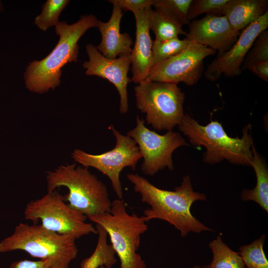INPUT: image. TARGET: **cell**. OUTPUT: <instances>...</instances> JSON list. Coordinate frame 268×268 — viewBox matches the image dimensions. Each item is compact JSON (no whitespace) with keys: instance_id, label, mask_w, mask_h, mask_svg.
<instances>
[{"instance_id":"6da1fadb","label":"cell","mask_w":268,"mask_h":268,"mask_svg":"<svg viewBox=\"0 0 268 268\" xmlns=\"http://www.w3.org/2000/svg\"><path fill=\"white\" fill-rule=\"evenodd\" d=\"M127 176L134 191L140 195L141 201L150 206L143 211L147 222L153 219L164 220L179 230L182 237L190 232L213 231L191 212L194 202L205 201L206 197L204 194L193 190L189 175L183 178L181 185L174 191L159 189L137 174L130 173Z\"/></svg>"},{"instance_id":"7a4b0ae2","label":"cell","mask_w":268,"mask_h":268,"mask_svg":"<svg viewBox=\"0 0 268 268\" xmlns=\"http://www.w3.org/2000/svg\"><path fill=\"white\" fill-rule=\"evenodd\" d=\"M98 21L94 15L89 14L81 16L71 24L66 21H60L55 26L59 39L55 48L44 59L33 60L25 67L26 88L32 92L43 94L58 87L63 67L67 63L78 61V40L88 29L97 27Z\"/></svg>"},{"instance_id":"3957f363","label":"cell","mask_w":268,"mask_h":268,"mask_svg":"<svg viewBox=\"0 0 268 268\" xmlns=\"http://www.w3.org/2000/svg\"><path fill=\"white\" fill-rule=\"evenodd\" d=\"M178 126L192 145L205 148L204 162L215 164L225 159L233 164L251 166L254 143L250 124L242 129L241 138L229 136L217 121L202 126L189 114H184Z\"/></svg>"},{"instance_id":"277c9868","label":"cell","mask_w":268,"mask_h":268,"mask_svg":"<svg viewBox=\"0 0 268 268\" xmlns=\"http://www.w3.org/2000/svg\"><path fill=\"white\" fill-rule=\"evenodd\" d=\"M76 238L60 234L41 224L20 223L9 236L0 242V253L23 251L53 268H69L78 253Z\"/></svg>"},{"instance_id":"5b68a950","label":"cell","mask_w":268,"mask_h":268,"mask_svg":"<svg viewBox=\"0 0 268 268\" xmlns=\"http://www.w3.org/2000/svg\"><path fill=\"white\" fill-rule=\"evenodd\" d=\"M46 180L48 191L66 187L68 192L63 196L65 201L87 217L110 211L112 202L106 186L87 167H76L75 164L62 165L48 172Z\"/></svg>"},{"instance_id":"8992f818","label":"cell","mask_w":268,"mask_h":268,"mask_svg":"<svg viewBox=\"0 0 268 268\" xmlns=\"http://www.w3.org/2000/svg\"><path fill=\"white\" fill-rule=\"evenodd\" d=\"M92 222L101 225L109 236L111 245L120 261V268H146L137 251L140 237L148 229L143 215L130 214L122 199L112 202L109 212L90 215Z\"/></svg>"},{"instance_id":"52a82bcc","label":"cell","mask_w":268,"mask_h":268,"mask_svg":"<svg viewBox=\"0 0 268 268\" xmlns=\"http://www.w3.org/2000/svg\"><path fill=\"white\" fill-rule=\"evenodd\" d=\"M136 106L153 129L171 131L184 115L185 94L178 84L144 80L134 87Z\"/></svg>"},{"instance_id":"ba28073f","label":"cell","mask_w":268,"mask_h":268,"mask_svg":"<svg viewBox=\"0 0 268 268\" xmlns=\"http://www.w3.org/2000/svg\"><path fill=\"white\" fill-rule=\"evenodd\" d=\"M25 219L40 224L60 234L69 235L77 239L90 234H97L96 228L86 221L87 217L72 209L57 191H48L42 197L28 203L24 209Z\"/></svg>"},{"instance_id":"9c48e42d","label":"cell","mask_w":268,"mask_h":268,"mask_svg":"<svg viewBox=\"0 0 268 268\" xmlns=\"http://www.w3.org/2000/svg\"><path fill=\"white\" fill-rule=\"evenodd\" d=\"M109 129L116 139L114 148L97 154L87 153L80 149H75L72 158L84 167L95 168L110 180L114 191L119 199H122L123 188L120 180L121 172L127 167L134 170L142 155L135 141L131 137L121 134L112 125Z\"/></svg>"},{"instance_id":"30bf717a","label":"cell","mask_w":268,"mask_h":268,"mask_svg":"<svg viewBox=\"0 0 268 268\" xmlns=\"http://www.w3.org/2000/svg\"><path fill=\"white\" fill-rule=\"evenodd\" d=\"M135 127L130 130L127 135L135 141L143 158L141 171L145 175H153L166 167L173 170V152L179 147L189 145L185 139L179 133L172 131L163 135L151 131L138 115Z\"/></svg>"},{"instance_id":"8fae6325","label":"cell","mask_w":268,"mask_h":268,"mask_svg":"<svg viewBox=\"0 0 268 268\" xmlns=\"http://www.w3.org/2000/svg\"><path fill=\"white\" fill-rule=\"evenodd\" d=\"M216 52L191 41L178 54L153 66L146 80L194 85L201 77L204 59Z\"/></svg>"},{"instance_id":"7c38bea8","label":"cell","mask_w":268,"mask_h":268,"mask_svg":"<svg viewBox=\"0 0 268 268\" xmlns=\"http://www.w3.org/2000/svg\"><path fill=\"white\" fill-rule=\"evenodd\" d=\"M268 27V11L255 22L244 28L232 47L217 56L204 72L206 78L210 81L218 79L222 75L234 77L239 75L248 52L257 37Z\"/></svg>"},{"instance_id":"4fadbf2b","label":"cell","mask_w":268,"mask_h":268,"mask_svg":"<svg viewBox=\"0 0 268 268\" xmlns=\"http://www.w3.org/2000/svg\"><path fill=\"white\" fill-rule=\"evenodd\" d=\"M85 49L88 56V60L82 64L85 74L106 79L112 83L120 95V112L122 114L127 113L129 107L127 86L132 81L128 75L132 63L131 55L109 59L91 44H87Z\"/></svg>"},{"instance_id":"5bb4252c","label":"cell","mask_w":268,"mask_h":268,"mask_svg":"<svg viewBox=\"0 0 268 268\" xmlns=\"http://www.w3.org/2000/svg\"><path fill=\"white\" fill-rule=\"evenodd\" d=\"M186 37L190 41L218 51L219 56L228 51L237 41L240 32L235 30L225 15L206 14L189 24Z\"/></svg>"},{"instance_id":"9a60e30c","label":"cell","mask_w":268,"mask_h":268,"mask_svg":"<svg viewBox=\"0 0 268 268\" xmlns=\"http://www.w3.org/2000/svg\"><path fill=\"white\" fill-rule=\"evenodd\" d=\"M151 7L134 14L135 20V40L131 54L132 81L135 84L145 80L153 67L149 16Z\"/></svg>"},{"instance_id":"2e32d148","label":"cell","mask_w":268,"mask_h":268,"mask_svg":"<svg viewBox=\"0 0 268 268\" xmlns=\"http://www.w3.org/2000/svg\"><path fill=\"white\" fill-rule=\"evenodd\" d=\"M111 16L107 22L98 21V28L101 41L96 46L104 57L115 59L118 56L131 55L133 41L127 32H120V23L123 17L122 9L113 4Z\"/></svg>"},{"instance_id":"e0dca14e","label":"cell","mask_w":268,"mask_h":268,"mask_svg":"<svg viewBox=\"0 0 268 268\" xmlns=\"http://www.w3.org/2000/svg\"><path fill=\"white\" fill-rule=\"evenodd\" d=\"M268 7L267 0H229L224 15L231 26L240 32L268 11Z\"/></svg>"},{"instance_id":"ac0fdd59","label":"cell","mask_w":268,"mask_h":268,"mask_svg":"<svg viewBox=\"0 0 268 268\" xmlns=\"http://www.w3.org/2000/svg\"><path fill=\"white\" fill-rule=\"evenodd\" d=\"M251 163L255 172L257 183L251 190L244 189L241 199L244 201H252L257 203L267 212H268V169L265 162L256 150L254 144Z\"/></svg>"},{"instance_id":"d6986e66","label":"cell","mask_w":268,"mask_h":268,"mask_svg":"<svg viewBox=\"0 0 268 268\" xmlns=\"http://www.w3.org/2000/svg\"><path fill=\"white\" fill-rule=\"evenodd\" d=\"M183 25L179 21L164 10L151 9L149 16V26L155 35L156 41H164L178 38L180 35H186Z\"/></svg>"},{"instance_id":"ffe728a7","label":"cell","mask_w":268,"mask_h":268,"mask_svg":"<svg viewBox=\"0 0 268 268\" xmlns=\"http://www.w3.org/2000/svg\"><path fill=\"white\" fill-rule=\"evenodd\" d=\"M95 228L98 236L96 246L93 253L81 262L80 268H99L102 266L112 268L117 263L116 253L108 243V234L105 229L97 224Z\"/></svg>"},{"instance_id":"44dd1931","label":"cell","mask_w":268,"mask_h":268,"mask_svg":"<svg viewBox=\"0 0 268 268\" xmlns=\"http://www.w3.org/2000/svg\"><path fill=\"white\" fill-rule=\"evenodd\" d=\"M213 259L203 268H246L239 252L232 250L224 243L220 235L209 243Z\"/></svg>"},{"instance_id":"7402d4cb","label":"cell","mask_w":268,"mask_h":268,"mask_svg":"<svg viewBox=\"0 0 268 268\" xmlns=\"http://www.w3.org/2000/svg\"><path fill=\"white\" fill-rule=\"evenodd\" d=\"M69 2L68 0H47L42 5L41 13L35 17L34 24L44 32L56 26L60 22L61 13Z\"/></svg>"},{"instance_id":"603a6c76","label":"cell","mask_w":268,"mask_h":268,"mask_svg":"<svg viewBox=\"0 0 268 268\" xmlns=\"http://www.w3.org/2000/svg\"><path fill=\"white\" fill-rule=\"evenodd\" d=\"M266 237L264 234L251 244L240 247L239 253L246 268H268V261L263 249Z\"/></svg>"},{"instance_id":"cb8c5ba5","label":"cell","mask_w":268,"mask_h":268,"mask_svg":"<svg viewBox=\"0 0 268 268\" xmlns=\"http://www.w3.org/2000/svg\"><path fill=\"white\" fill-rule=\"evenodd\" d=\"M191 42L186 37L183 40L178 37L164 41L154 40L152 47L153 66L178 54Z\"/></svg>"},{"instance_id":"d4e9b609","label":"cell","mask_w":268,"mask_h":268,"mask_svg":"<svg viewBox=\"0 0 268 268\" xmlns=\"http://www.w3.org/2000/svg\"><path fill=\"white\" fill-rule=\"evenodd\" d=\"M193 0H154L153 6L168 13L182 25L189 24L188 14Z\"/></svg>"},{"instance_id":"484cf974","label":"cell","mask_w":268,"mask_h":268,"mask_svg":"<svg viewBox=\"0 0 268 268\" xmlns=\"http://www.w3.org/2000/svg\"><path fill=\"white\" fill-rule=\"evenodd\" d=\"M229 0H193L188 19L190 21L203 13L224 15Z\"/></svg>"},{"instance_id":"4316f807","label":"cell","mask_w":268,"mask_h":268,"mask_svg":"<svg viewBox=\"0 0 268 268\" xmlns=\"http://www.w3.org/2000/svg\"><path fill=\"white\" fill-rule=\"evenodd\" d=\"M268 61V31L266 30L257 37L248 52L242 66L241 70L247 69L251 64Z\"/></svg>"},{"instance_id":"83f0119b","label":"cell","mask_w":268,"mask_h":268,"mask_svg":"<svg viewBox=\"0 0 268 268\" xmlns=\"http://www.w3.org/2000/svg\"><path fill=\"white\" fill-rule=\"evenodd\" d=\"M112 4H115L122 10L131 11L134 14L151 7L154 0H109Z\"/></svg>"},{"instance_id":"f1b7e54d","label":"cell","mask_w":268,"mask_h":268,"mask_svg":"<svg viewBox=\"0 0 268 268\" xmlns=\"http://www.w3.org/2000/svg\"><path fill=\"white\" fill-rule=\"evenodd\" d=\"M247 69L262 79L268 81V61L254 63L250 65Z\"/></svg>"},{"instance_id":"f546056e","label":"cell","mask_w":268,"mask_h":268,"mask_svg":"<svg viewBox=\"0 0 268 268\" xmlns=\"http://www.w3.org/2000/svg\"><path fill=\"white\" fill-rule=\"evenodd\" d=\"M9 268H53L42 260H23L13 262Z\"/></svg>"},{"instance_id":"4dcf8cb0","label":"cell","mask_w":268,"mask_h":268,"mask_svg":"<svg viewBox=\"0 0 268 268\" xmlns=\"http://www.w3.org/2000/svg\"><path fill=\"white\" fill-rule=\"evenodd\" d=\"M4 7L3 3L1 0H0V12H1L2 11H3L4 10Z\"/></svg>"},{"instance_id":"1f68e13d","label":"cell","mask_w":268,"mask_h":268,"mask_svg":"<svg viewBox=\"0 0 268 268\" xmlns=\"http://www.w3.org/2000/svg\"><path fill=\"white\" fill-rule=\"evenodd\" d=\"M193 268H203L199 265H196L194 266Z\"/></svg>"},{"instance_id":"d6a6232c","label":"cell","mask_w":268,"mask_h":268,"mask_svg":"<svg viewBox=\"0 0 268 268\" xmlns=\"http://www.w3.org/2000/svg\"><path fill=\"white\" fill-rule=\"evenodd\" d=\"M99 268H106L104 266H102V267H100Z\"/></svg>"}]
</instances>
